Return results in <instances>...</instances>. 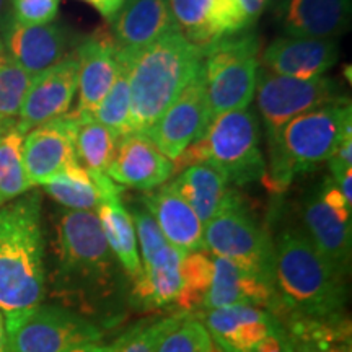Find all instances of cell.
Masks as SVG:
<instances>
[{
  "label": "cell",
  "mask_w": 352,
  "mask_h": 352,
  "mask_svg": "<svg viewBox=\"0 0 352 352\" xmlns=\"http://www.w3.org/2000/svg\"><path fill=\"white\" fill-rule=\"evenodd\" d=\"M0 36L12 59L32 77L57 64L70 52L69 32L54 21L21 25L8 15Z\"/></svg>",
  "instance_id": "cell-17"
},
{
  "label": "cell",
  "mask_w": 352,
  "mask_h": 352,
  "mask_svg": "<svg viewBox=\"0 0 352 352\" xmlns=\"http://www.w3.org/2000/svg\"><path fill=\"white\" fill-rule=\"evenodd\" d=\"M0 352H8V333L2 314H0Z\"/></svg>",
  "instance_id": "cell-43"
},
{
  "label": "cell",
  "mask_w": 352,
  "mask_h": 352,
  "mask_svg": "<svg viewBox=\"0 0 352 352\" xmlns=\"http://www.w3.org/2000/svg\"><path fill=\"white\" fill-rule=\"evenodd\" d=\"M57 243L64 274L98 285L111 283L116 258L95 210L64 209L57 223Z\"/></svg>",
  "instance_id": "cell-9"
},
{
  "label": "cell",
  "mask_w": 352,
  "mask_h": 352,
  "mask_svg": "<svg viewBox=\"0 0 352 352\" xmlns=\"http://www.w3.org/2000/svg\"><path fill=\"white\" fill-rule=\"evenodd\" d=\"M191 314L165 316L148 324H138L109 346V352H157L168 334L179 327Z\"/></svg>",
  "instance_id": "cell-34"
},
{
  "label": "cell",
  "mask_w": 352,
  "mask_h": 352,
  "mask_svg": "<svg viewBox=\"0 0 352 352\" xmlns=\"http://www.w3.org/2000/svg\"><path fill=\"white\" fill-rule=\"evenodd\" d=\"M340 57L336 39L276 38L261 54L263 69L276 76L300 78L323 77Z\"/></svg>",
  "instance_id": "cell-19"
},
{
  "label": "cell",
  "mask_w": 352,
  "mask_h": 352,
  "mask_svg": "<svg viewBox=\"0 0 352 352\" xmlns=\"http://www.w3.org/2000/svg\"><path fill=\"white\" fill-rule=\"evenodd\" d=\"M23 139L16 121L7 122L0 132V208L34 189L26 178Z\"/></svg>",
  "instance_id": "cell-28"
},
{
  "label": "cell",
  "mask_w": 352,
  "mask_h": 352,
  "mask_svg": "<svg viewBox=\"0 0 352 352\" xmlns=\"http://www.w3.org/2000/svg\"><path fill=\"white\" fill-rule=\"evenodd\" d=\"M43 189L67 210H96L100 204L98 189L80 162L69 165L47 179Z\"/></svg>",
  "instance_id": "cell-29"
},
{
  "label": "cell",
  "mask_w": 352,
  "mask_h": 352,
  "mask_svg": "<svg viewBox=\"0 0 352 352\" xmlns=\"http://www.w3.org/2000/svg\"><path fill=\"white\" fill-rule=\"evenodd\" d=\"M170 8L178 32L204 51L250 30L235 0H170Z\"/></svg>",
  "instance_id": "cell-16"
},
{
  "label": "cell",
  "mask_w": 352,
  "mask_h": 352,
  "mask_svg": "<svg viewBox=\"0 0 352 352\" xmlns=\"http://www.w3.org/2000/svg\"><path fill=\"white\" fill-rule=\"evenodd\" d=\"M10 16L21 25H47L59 15L60 0H8Z\"/></svg>",
  "instance_id": "cell-37"
},
{
  "label": "cell",
  "mask_w": 352,
  "mask_h": 352,
  "mask_svg": "<svg viewBox=\"0 0 352 352\" xmlns=\"http://www.w3.org/2000/svg\"><path fill=\"white\" fill-rule=\"evenodd\" d=\"M108 178L126 188L152 191L173 176V164L153 145L148 135L131 132L118 139Z\"/></svg>",
  "instance_id": "cell-18"
},
{
  "label": "cell",
  "mask_w": 352,
  "mask_h": 352,
  "mask_svg": "<svg viewBox=\"0 0 352 352\" xmlns=\"http://www.w3.org/2000/svg\"><path fill=\"white\" fill-rule=\"evenodd\" d=\"M120 56H132L176 32L170 0H126L108 25Z\"/></svg>",
  "instance_id": "cell-20"
},
{
  "label": "cell",
  "mask_w": 352,
  "mask_h": 352,
  "mask_svg": "<svg viewBox=\"0 0 352 352\" xmlns=\"http://www.w3.org/2000/svg\"><path fill=\"white\" fill-rule=\"evenodd\" d=\"M78 57V118H94L96 109L113 87L121 69L116 43L108 25L90 33L77 47Z\"/></svg>",
  "instance_id": "cell-14"
},
{
  "label": "cell",
  "mask_w": 352,
  "mask_h": 352,
  "mask_svg": "<svg viewBox=\"0 0 352 352\" xmlns=\"http://www.w3.org/2000/svg\"><path fill=\"white\" fill-rule=\"evenodd\" d=\"M274 280L280 302L307 316L334 315L346 303V276L296 228L274 245Z\"/></svg>",
  "instance_id": "cell-4"
},
{
  "label": "cell",
  "mask_w": 352,
  "mask_h": 352,
  "mask_svg": "<svg viewBox=\"0 0 352 352\" xmlns=\"http://www.w3.org/2000/svg\"><path fill=\"white\" fill-rule=\"evenodd\" d=\"M46 289L41 192L0 208V314L10 334L43 305Z\"/></svg>",
  "instance_id": "cell-1"
},
{
  "label": "cell",
  "mask_w": 352,
  "mask_h": 352,
  "mask_svg": "<svg viewBox=\"0 0 352 352\" xmlns=\"http://www.w3.org/2000/svg\"><path fill=\"white\" fill-rule=\"evenodd\" d=\"M170 183L191 206L202 223H208L236 195L226 176L209 164L189 166Z\"/></svg>",
  "instance_id": "cell-26"
},
{
  "label": "cell",
  "mask_w": 352,
  "mask_h": 352,
  "mask_svg": "<svg viewBox=\"0 0 352 352\" xmlns=\"http://www.w3.org/2000/svg\"><path fill=\"white\" fill-rule=\"evenodd\" d=\"M256 107L266 127L267 144L274 142L280 129L303 113L344 98L341 87L327 76L310 80L276 76L259 69L256 78Z\"/></svg>",
  "instance_id": "cell-8"
},
{
  "label": "cell",
  "mask_w": 352,
  "mask_h": 352,
  "mask_svg": "<svg viewBox=\"0 0 352 352\" xmlns=\"http://www.w3.org/2000/svg\"><path fill=\"white\" fill-rule=\"evenodd\" d=\"M212 283V258L202 252L186 253L182 261V289L175 305L182 314H192L204 305Z\"/></svg>",
  "instance_id": "cell-31"
},
{
  "label": "cell",
  "mask_w": 352,
  "mask_h": 352,
  "mask_svg": "<svg viewBox=\"0 0 352 352\" xmlns=\"http://www.w3.org/2000/svg\"><path fill=\"white\" fill-rule=\"evenodd\" d=\"M328 164L333 179L346 173L347 170H352V134L342 139V142L338 145V148L328 160Z\"/></svg>",
  "instance_id": "cell-38"
},
{
  "label": "cell",
  "mask_w": 352,
  "mask_h": 352,
  "mask_svg": "<svg viewBox=\"0 0 352 352\" xmlns=\"http://www.w3.org/2000/svg\"><path fill=\"white\" fill-rule=\"evenodd\" d=\"M69 352H109V346H101L98 342H91V344H82L78 347H74Z\"/></svg>",
  "instance_id": "cell-42"
},
{
  "label": "cell",
  "mask_w": 352,
  "mask_h": 352,
  "mask_svg": "<svg viewBox=\"0 0 352 352\" xmlns=\"http://www.w3.org/2000/svg\"><path fill=\"white\" fill-rule=\"evenodd\" d=\"M270 6L285 36L338 39L351 25V0H271Z\"/></svg>",
  "instance_id": "cell-15"
},
{
  "label": "cell",
  "mask_w": 352,
  "mask_h": 352,
  "mask_svg": "<svg viewBox=\"0 0 352 352\" xmlns=\"http://www.w3.org/2000/svg\"><path fill=\"white\" fill-rule=\"evenodd\" d=\"M208 164L235 186L266 178V158L259 145L258 118L246 109L215 116L204 135Z\"/></svg>",
  "instance_id": "cell-7"
},
{
  "label": "cell",
  "mask_w": 352,
  "mask_h": 352,
  "mask_svg": "<svg viewBox=\"0 0 352 352\" xmlns=\"http://www.w3.org/2000/svg\"><path fill=\"white\" fill-rule=\"evenodd\" d=\"M254 352H290V346L285 338L280 336L279 329L276 333L270 334L266 340L259 342Z\"/></svg>",
  "instance_id": "cell-41"
},
{
  "label": "cell",
  "mask_w": 352,
  "mask_h": 352,
  "mask_svg": "<svg viewBox=\"0 0 352 352\" xmlns=\"http://www.w3.org/2000/svg\"><path fill=\"white\" fill-rule=\"evenodd\" d=\"M101 340V331L83 316L54 305H39L8 334V352H69Z\"/></svg>",
  "instance_id": "cell-10"
},
{
  "label": "cell",
  "mask_w": 352,
  "mask_h": 352,
  "mask_svg": "<svg viewBox=\"0 0 352 352\" xmlns=\"http://www.w3.org/2000/svg\"><path fill=\"white\" fill-rule=\"evenodd\" d=\"M276 285L240 270L223 258H212V283L202 308L214 310L232 305L274 308L280 305Z\"/></svg>",
  "instance_id": "cell-25"
},
{
  "label": "cell",
  "mask_w": 352,
  "mask_h": 352,
  "mask_svg": "<svg viewBox=\"0 0 352 352\" xmlns=\"http://www.w3.org/2000/svg\"><path fill=\"white\" fill-rule=\"evenodd\" d=\"M349 134L352 104L346 96L294 118L280 129L274 142L267 144L270 160L264 184L280 195L298 175L328 162Z\"/></svg>",
  "instance_id": "cell-3"
},
{
  "label": "cell",
  "mask_w": 352,
  "mask_h": 352,
  "mask_svg": "<svg viewBox=\"0 0 352 352\" xmlns=\"http://www.w3.org/2000/svg\"><path fill=\"white\" fill-rule=\"evenodd\" d=\"M76 145L78 162L90 173L107 175L118 145V138L111 131L94 118H78Z\"/></svg>",
  "instance_id": "cell-30"
},
{
  "label": "cell",
  "mask_w": 352,
  "mask_h": 352,
  "mask_svg": "<svg viewBox=\"0 0 352 352\" xmlns=\"http://www.w3.org/2000/svg\"><path fill=\"white\" fill-rule=\"evenodd\" d=\"M204 248L276 285L274 245L236 192L204 223Z\"/></svg>",
  "instance_id": "cell-6"
},
{
  "label": "cell",
  "mask_w": 352,
  "mask_h": 352,
  "mask_svg": "<svg viewBox=\"0 0 352 352\" xmlns=\"http://www.w3.org/2000/svg\"><path fill=\"white\" fill-rule=\"evenodd\" d=\"M204 52L176 30L135 54L120 56L129 82L131 132L147 134L157 124L201 69Z\"/></svg>",
  "instance_id": "cell-2"
},
{
  "label": "cell",
  "mask_w": 352,
  "mask_h": 352,
  "mask_svg": "<svg viewBox=\"0 0 352 352\" xmlns=\"http://www.w3.org/2000/svg\"><path fill=\"white\" fill-rule=\"evenodd\" d=\"M212 122L204 69L188 82L182 94L170 104L164 116L145 135L152 140L160 153L173 162L192 142L202 139Z\"/></svg>",
  "instance_id": "cell-11"
},
{
  "label": "cell",
  "mask_w": 352,
  "mask_h": 352,
  "mask_svg": "<svg viewBox=\"0 0 352 352\" xmlns=\"http://www.w3.org/2000/svg\"><path fill=\"white\" fill-rule=\"evenodd\" d=\"M78 118L74 113L57 118L26 132L23 139V165L26 178L33 188L78 162Z\"/></svg>",
  "instance_id": "cell-13"
},
{
  "label": "cell",
  "mask_w": 352,
  "mask_h": 352,
  "mask_svg": "<svg viewBox=\"0 0 352 352\" xmlns=\"http://www.w3.org/2000/svg\"><path fill=\"white\" fill-rule=\"evenodd\" d=\"M131 217L132 222H134L135 236H138L140 263L145 264L155 258L157 254L168 245V241L165 240L164 233L158 228L157 222L153 220L152 215L148 214L142 206L132 209Z\"/></svg>",
  "instance_id": "cell-36"
},
{
  "label": "cell",
  "mask_w": 352,
  "mask_h": 352,
  "mask_svg": "<svg viewBox=\"0 0 352 352\" xmlns=\"http://www.w3.org/2000/svg\"><path fill=\"white\" fill-rule=\"evenodd\" d=\"M32 76L8 54L0 36V124L16 121Z\"/></svg>",
  "instance_id": "cell-32"
},
{
  "label": "cell",
  "mask_w": 352,
  "mask_h": 352,
  "mask_svg": "<svg viewBox=\"0 0 352 352\" xmlns=\"http://www.w3.org/2000/svg\"><path fill=\"white\" fill-rule=\"evenodd\" d=\"M3 126H6V124H3ZM2 124H0V132H2V127H3Z\"/></svg>",
  "instance_id": "cell-45"
},
{
  "label": "cell",
  "mask_w": 352,
  "mask_h": 352,
  "mask_svg": "<svg viewBox=\"0 0 352 352\" xmlns=\"http://www.w3.org/2000/svg\"><path fill=\"white\" fill-rule=\"evenodd\" d=\"M157 352H214V347L204 324L189 315L162 341Z\"/></svg>",
  "instance_id": "cell-35"
},
{
  "label": "cell",
  "mask_w": 352,
  "mask_h": 352,
  "mask_svg": "<svg viewBox=\"0 0 352 352\" xmlns=\"http://www.w3.org/2000/svg\"><path fill=\"white\" fill-rule=\"evenodd\" d=\"M10 15V2L8 0H0V34H2V28Z\"/></svg>",
  "instance_id": "cell-44"
},
{
  "label": "cell",
  "mask_w": 352,
  "mask_h": 352,
  "mask_svg": "<svg viewBox=\"0 0 352 352\" xmlns=\"http://www.w3.org/2000/svg\"><path fill=\"white\" fill-rule=\"evenodd\" d=\"M204 327L226 352H254L259 342L279 329L270 311L252 305L209 310Z\"/></svg>",
  "instance_id": "cell-23"
},
{
  "label": "cell",
  "mask_w": 352,
  "mask_h": 352,
  "mask_svg": "<svg viewBox=\"0 0 352 352\" xmlns=\"http://www.w3.org/2000/svg\"><path fill=\"white\" fill-rule=\"evenodd\" d=\"M90 176L100 195V204L95 212L100 219L107 243L126 274L135 280L142 271V263L139 256L134 222L131 212L121 201L122 189L120 184L111 182L108 175L90 173Z\"/></svg>",
  "instance_id": "cell-21"
},
{
  "label": "cell",
  "mask_w": 352,
  "mask_h": 352,
  "mask_svg": "<svg viewBox=\"0 0 352 352\" xmlns=\"http://www.w3.org/2000/svg\"><path fill=\"white\" fill-rule=\"evenodd\" d=\"M78 88L77 51H70L64 59L32 77L23 104L16 118V126L26 134L34 127L69 114Z\"/></svg>",
  "instance_id": "cell-12"
},
{
  "label": "cell",
  "mask_w": 352,
  "mask_h": 352,
  "mask_svg": "<svg viewBox=\"0 0 352 352\" xmlns=\"http://www.w3.org/2000/svg\"><path fill=\"white\" fill-rule=\"evenodd\" d=\"M235 2L239 6L248 28L252 30L254 23L259 20V16L263 15V12L270 7L271 0H235Z\"/></svg>",
  "instance_id": "cell-39"
},
{
  "label": "cell",
  "mask_w": 352,
  "mask_h": 352,
  "mask_svg": "<svg viewBox=\"0 0 352 352\" xmlns=\"http://www.w3.org/2000/svg\"><path fill=\"white\" fill-rule=\"evenodd\" d=\"M94 120L111 131L118 139L131 134V91L127 70L122 63L116 80L96 109Z\"/></svg>",
  "instance_id": "cell-33"
},
{
  "label": "cell",
  "mask_w": 352,
  "mask_h": 352,
  "mask_svg": "<svg viewBox=\"0 0 352 352\" xmlns=\"http://www.w3.org/2000/svg\"><path fill=\"white\" fill-rule=\"evenodd\" d=\"M142 208L155 220L165 240L179 252L206 250L204 223L170 182L152 191H144Z\"/></svg>",
  "instance_id": "cell-22"
},
{
  "label": "cell",
  "mask_w": 352,
  "mask_h": 352,
  "mask_svg": "<svg viewBox=\"0 0 352 352\" xmlns=\"http://www.w3.org/2000/svg\"><path fill=\"white\" fill-rule=\"evenodd\" d=\"M308 240L321 256L333 264L342 276L349 274L352 252V220H346L331 210L321 199L318 188L302 204Z\"/></svg>",
  "instance_id": "cell-24"
},
{
  "label": "cell",
  "mask_w": 352,
  "mask_h": 352,
  "mask_svg": "<svg viewBox=\"0 0 352 352\" xmlns=\"http://www.w3.org/2000/svg\"><path fill=\"white\" fill-rule=\"evenodd\" d=\"M186 253L170 243L148 263L142 264V271L134 280L132 297L139 305L162 308L175 303L182 289V261Z\"/></svg>",
  "instance_id": "cell-27"
},
{
  "label": "cell",
  "mask_w": 352,
  "mask_h": 352,
  "mask_svg": "<svg viewBox=\"0 0 352 352\" xmlns=\"http://www.w3.org/2000/svg\"><path fill=\"white\" fill-rule=\"evenodd\" d=\"M212 120L252 104L259 72V38L248 32L214 43L202 60Z\"/></svg>",
  "instance_id": "cell-5"
},
{
  "label": "cell",
  "mask_w": 352,
  "mask_h": 352,
  "mask_svg": "<svg viewBox=\"0 0 352 352\" xmlns=\"http://www.w3.org/2000/svg\"><path fill=\"white\" fill-rule=\"evenodd\" d=\"M78 2H83L91 8H95L109 25L114 16L118 15V12L121 10V7L124 6L126 0H78Z\"/></svg>",
  "instance_id": "cell-40"
}]
</instances>
